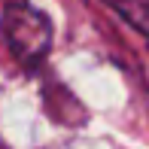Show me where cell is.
Returning a JSON list of instances; mask_svg holds the SVG:
<instances>
[{"instance_id":"7a4b0ae2","label":"cell","mask_w":149,"mask_h":149,"mask_svg":"<svg viewBox=\"0 0 149 149\" xmlns=\"http://www.w3.org/2000/svg\"><path fill=\"white\" fill-rule=\"evenodd\" d=\"M110 9H116L134 31L149 37V0H104Z\"/></svg>"},{"instance_id":"6da1fadb","label":"cell","mask_w":149,"mask_h":149,"mask_svg":"<svg viewBox=\"0 0 149 149\" xmlns=\"http://www.w3.org/2000/svg\"><path fill=\"white\" fill-rule=\"evenodd\" d=\"M0 33H3L9 52L15 55V61H22L28 70H33L49 55L52 24L31 3H9L6 6L3 15H0Z\"/></svg>"}]
</instances>
